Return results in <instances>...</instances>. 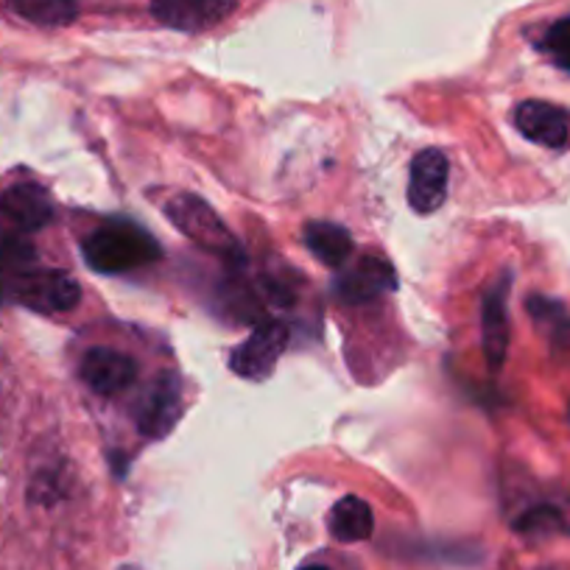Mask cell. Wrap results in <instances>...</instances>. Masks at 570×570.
I'll return each instance as SVG.
<instances>
[{
    "label": "cell",
    "mask_w": 570,
    "mask_h": 570,
    "mask_svg": "<svg viewBox=\"0 0 570 570\" xmlns=\"http://www.w3.org/2000/svg\"><path fill=\"white\" fill-rule=\"evenodd\" d=\"M81 255H85L87 266L96 272L124 274L160 261L163 249L142 227L124 222V218H112L87 235L81 244Z\"/></svg>",
    "instance_id": "cell-1"
},
{
    "label": "cell",
    "mask_w": 570,
    "mask_h": 570,
    "mask_svg": "<svg viewBox=\"0 0 570 570\" xmlns=\"http://www.w3.org/2000/svg\"><path fill=\"white\" fill-rule=\"evenodd\" d=\"M81 288L68 272L57 268H18L0 272V303H18L40 314H59L76 308Z\"/></svg>",
    "instance_id": "cell-2"
},
{
    "label": "cell",
    "mask_w": 570,
    "mask_h": 570,
    "mask_svg": "<svg viewBox=\"0 0 570 570\" xmlns=\"http://www.w3.org/2000/svg\"><path fill=\"white\" fill-rule=\"evenodd\" d=\"M160 207L168 222L196 246H202L210 255L224 257L227 263H244V249H240L238 238L229 233L227 224L218 218V213L205 199L194 194H171L160 202Z\"/></svg>",
    "instance_id": "cell-3"
},
{
    "label": "cell",
    "mask_w": 570,
    "mask_h": 570,
    "mask_svg": "<svg viewBox=\"0 0 570 570\" xmlns=\"http://www.w3.org/2000/svg\"><path fill=\"white\" fill-rule=\"evenodd\" d=\"M288 344V327L277 320H266L233 350L229 355V370L246 381H263L274 372L279 355Z\"/></svg>",
    "instance_id": "cell-4"
},
{
    "label": "cell",
    "mask_w": 570,
    "mask_h": 570,
    "mask_svg": "<svg viewBox=\"0 0 570 570\" xmlns=\"http://www.w3.org/2000/svg\"><path fill=\"white\" fill-rule=\"evenodd\" d=\"M333 288H336L338 299H344V303L364 305L394 292L397 288V274H394L392 263L386 257L366 252V255L355 257L353 263H344Z\"/></svg>",
    "instance_id": "cell-5"
},
{
    "label": "cell",
    "mask_w": 570,
    "mask_h": 570,
    "mask_svg": "<svg viewBox=\"0 0 570 570\" xmlns=\"http://www.w3.org/2000/svg\"><path fill=\"white\" fill-rule=\"evenodd\" d=\"M514 129L542 149H570V112L548 101H523L514 107Z\"/></svg>",
    "instance_id": "cell-6"
},
{
    "label": "cell",
    "mask_w": 570,
    "mask_h": 570,
    "mask_svg": "<svg viewBox=\"0 0 570 570\" xmlns=\"http://www.w3.org/2000/svg\"><path fill=\"white\" fill-rule=\"evenodd\" d=\"M448 177H451V163L445 151L425 149L411 160L409 174V205L420 216H431L445 205Z\"/></svg>",
    "instance_id": "cell-7"
},
{
    "label": "cell",
    "mask_w": 570,
    "mask_h": 570,
    "mask_svg": "<svg viewBox=\"0 0 570 570\" xmlns=\"http://www.w3.org/2000/svg\"><path fill=\"white\" fill-rule=\"evenodd\" d=\"M509 288H512V274L503 272L487 288L481 303V344L492 372L501 370L509 353Z\"/></svg>",
    "instance_id": "cell-8"
},
{
    "label": "cell",
    "mask_w": 570,
    "mask_h": 570,
    "mask_svg": "<svg viewBox=\"0 0 570 570\" xmlns=\"http://www.w3.org/2000/svg\"><path fill=\"white\" fill-rule=\"evenodd\" d=\"M183 411V392H179V377L174 372H163L155 386L149 389L146 400L137 414V428L146 440H166L174 431Z\"/></svg>",
    "instance_id": "cell-9"
},
{
    "label": "cell",
    "mask_w": 570,
    "mask_h": 570,
    "mask_svg": "<svg viewBox=\"0 0 570 570\" xmlns=\"http://www.w3.org/2000/svg\"><path fill=\"white\" fill-rule=\"evenodd\" d=\"M135 375L137 364L118 350L92 347L81 358V381L101 397H115V394L126 392Z\"/></svg>",
    "instance_id": "cell-10"
},
{
    "label": "cell",
    "mask_w": 570,
    "mask_h": 570,
    "mask_svg": "<svg viewBox=\"0 0 570 570\" xmlns=\"http://www.w3.org/2000/svg\"><path fill=\"white\" fill-rule=\"evenodd\" d=\"M238 0H155V18L177 31H205L222 23Z\"/></svg>",
    "instance_id": "cell-11"
},
{
    "label": "cell",
    "mask_w": 570,
    "mask_h": 570,
    "mask_svg": "<svg viewBox=\"0 0 570 570\" xmlns=\"http://www.w3.org/2000/svg\"><path fill=\"white\" fill-rule=\"evenodd\" d=\"M0 210L7 213L9 222L23 233H37L53 218V202L46 188L35 183H20L9 188L0 199Z\"/></svg>",
    "instance_id": "cell-12"
},
{
    "label": "cell",
    "mask_w": 570,
    "mask_h": 570,
    "mask_svg": "<svg viewBox=\"0 0 570 570\" xmlns=\"http://www.w3.org/2000/svg\"><path fill=\"white\" fill-rule=\"evenodd\" d=\"M529 308L531 322L537 325V331L542 333V338L548 342V347L553 353L570 355V311L568 305L559 303L553 297H542V294H534L525 303Z\"/></svg>",
    "instance_id": "cell-13"
},
{
    "label": "cell",
    "mask_w": 570,
    "mask_h": 570,
    "mask_svg": "<svg viewBox=\"0 0 570 570\" xmlns=\"http://www.w3.org/2000/svg\"><path fill=\"white\" fill-rule=\"evenodd\" d=\"M303 238L311 255L320 263H325V266L338 268L353 257V235H350L342 224L311 222L308 227H305Z\"/></svg>",
    "instance_id": "cell-14"
},
{
    "label": "cell",
    "mask_w": 570,
    "mask_h": 570,
    "mask_svg": "<svg viewBox=\"0 0 570 570\" xmlns=\"http://www.w3.org/2000/svg\"><path fill=\"white\" fill-rule=\"evenodd\" d=\"M327 525H331L333 537L338 542H364L375 531V518H372L370 503L355 495H347L333 507Z\"/></svg>",
    "instance_id": "cell-15"
},
{
    "label": "cell",
    "mask_w": 570,
    "mask_h": 570,
    "mask_svg": "<svg viewBox=\"0 0 570 570\" xmlns=\"http://www.w3.org/2000/svg\"><path fill=\"white\" fill-rule=\"evenodd\" d=\"M514 529L525 537L570 534V507L562 503H540L514 520Z\"/></svg>",
    "instance_id": "cell-16"
},
{
    "label": "cell",
    "mask_w": 570,
    "mask_h": 570,
    "mask_svg": "<svg viewBox=\"0 0 570 570\" xmlns=\"http://www.w3.org/2000/svg\"><path fill=\"white\" fill-rule=\"evenodd\" d=\"M9 3L23 20L35 26H48V29L73 23L79 14L76 0H9Z\"/></svg>",
    "instance_id": "cell-17"
},
{
    "label": "cell",
    "mask_w": 570,
    "mask_h": 570,
    "mask_svg": "<svg viewBox=\"0 0 570 570\" xmlns=\"http://www.w3.org/2000/svg\"><path fill=\"white\" fill-rule=\"evenodd\" d=\"M35 261L37 249L31 246V240H26V235L0 229V266L7 272H18V268H31Z\"/></svg>",
    "instance_id": "cell-18"
},
{
    "label": "cell",
    "mask_w": 570,
    "mask_h": 570,
    "mask_svg": "<svg viewBox=\"0 0 570 570\" xmlns=\"http://www.w3.org/2000/svg\"><path fill=\"white\" fill-rule=\"evenodd\" d=\"M540 48L551 57V62L557 65V68H562L564 73L570 76V18H562L557 20V23L548 26L546 35H542Z\"/></svg>",
    "instance_id": "cell-19"
},
{
    "label": "cell",
    "mask_w": 570,
    "mask_h": 570,
    "mask_svg": "<svg viewBox=\"0 0 570 570\" xmlns=\"http://www.w3.org/2000/svg\"><path fill=\"white\" fill-rule=\"evenodd\" d=\"M299 570H331V568H327V564H303Z\"/></svg>",
    "instance_id": "cell-20"
},
{
    "label": "cell",
    "mask_w": 570,
    "mask_h": 570,
    "mask_svg": "<svg viewBox=\"0 0 570 570\" xmlns=\"http://www.w3.org/2000/svg\"><path fill=\"white\" fill-rule=\"evenodd\" d=\"M568 414H570V409H568Z\"/></svg>",
    "instance_id": "cell-21"
}]
</instances>
